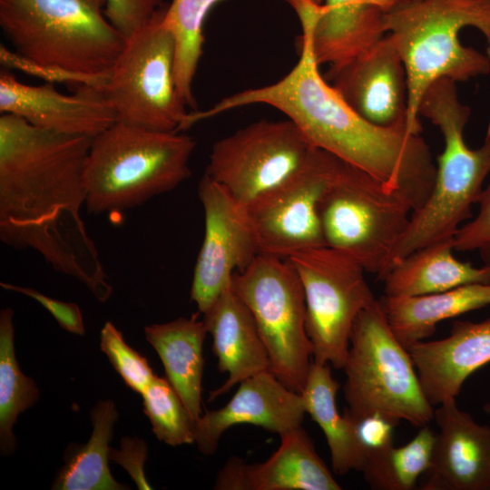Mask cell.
<instances>
[{"label": "cell", "mask_w": 490, "mask_h": 490, "mask_svg": "<svg viewBox=\"0 0 490 490\" xmlns=\"http://www.w3.org/2000/svg\"><path fill=\"white\" fill-rule=\"evenodd\" d=\"M142 397L144 413L160 441L172 446L195 443L196 422L166 377L155 376Z\"/></svg>", "instance_id": "cell-30"}, {"label": "cell", "mask_w": 490, "mask_h": 490, "mask_svg": "<svg viewBox=\"0 0 490 490\" xmlns=\"http://www.w3.org/2000/svg\"><path fill=\"white\" fill-rule=\"evenodd\" d=\"M205 324L193 316L144 327L148 342L159 355L166 378L196 422L201 416L202 347Z\"/></svg>", "instance_id": "cell-25"}, {"label": "cell", "mask_w": 490, "mask_h": 490, "mask_svg": "<svg viewBox=\"0 0 490 490\" xmlns=\"http://www.w3.org/2000/svg\"><path fill=\"white\" fill-rule=\"evenodd\" d=\"M447 239L422 247L395 263L380 279L384 295L415 297L446 291L472 283H490V267H475L453 253Z\"/></svg>", "instance_id": "cell-23"}, {"label": "cell", "mask_w": 490, "mask_h": 490, "mask_svg": "<svg viewBox=\"0 0 490 490\" xmlns=\"http://www.w3.org/2000/svg\"><path fill=\"white\" fill-rule=\"evenodd\" d=\"M414 207L366 172L341 161L318 207L325 245L381 279Z\"/></svg>", "instance_id": "cell-8"}, {"label": "cell", "mask_w": 490, "mask_h": 490, "mask_svg": "<svg viewBox=\"0 0 490 490\" xmlns=\"http://www.w3.org/2000/svg\"><path fill=\"white\" fill-rule=\"evenodd\" d=\"M324 77L370 122L385 127L407 123V74L388 34L352 60L329 67Z\"/></svg>", "instance_id": "cell-16"}, {"label": "cell", "mask_w": 490, "mask_h": 490, "mask_svg": "<svg viewBox=\"0 0 490 490\" xmlns=\"http://www.w3.org/2000/svg\"><path fill=\"white\" fill-rule=\"evenodd\" d=\"M397 0H323L311 28L318 64L339 66L361 54L386 34L385 14Z\"/></svg>", "instance_id": "cell-22"}, {"label": "cell", "mask_w": 490, "mask_h": 490, "mask_svg": "<svg viewBox=\"0 0 490 490\" xmlns=\"http://www.w3.org/2000/svg\"><path fill=\"white\" fill-rule=\"evenodd\" d=\"M100 347L125 385L142 395L155 377L146 358L131 348L110 321L101 330Z\"/></svg>", "instance_id": "cell-33"}, {"label": "cell", "mask_w": 490, "mask_h": 490, "mask_svg": "<svg viewBox=\"0 0 490 490\" xmlns=\"http://www.w3.org/2000/svg\"><path fill=\"white\" fill-rule=\"evenodd\" d=\"M483 409L485 413L489 414L490 415V402L489 403H486L484 407H483Z\"/></svg>", "instance_id": "cell-40"}, {"label": "cell", "mask_w": 490, "mask_h": 490, "mask_svg": "<svg viewBox=\"0 0 490 490\" xmlns=\"http://www.w3.org/2000/svg\"><path fill=\"white\" fill-rule=\"evenodd\" d=\"M391 329L406 347L425 340L446 319L490 305V283H472L415 297L378 299Z\"/></svg>", "instance_id": "cell-24"}, {"label": "cell", "mask_w": 490, "mask_h": 490, "mask_svg": "<svg viewBox=\"0 0 490 490\" xmlns=\"http://www.w3.org/2000/svg\"><path fill=\"white\" fill-rule=\"evenodd\" d=\"M487 1H488V2H489V4H490V0H487Z\"/></svg>", "instance_id": "cell-41"}, {"label": "cell", "mask_w": 490, "mask_h": 490, "mask_svg": "<svg viewBox=\"0 0 490 490\" xmlns=\"http://www.w3.org/2000/svg\"><path fill=\"white\" fill-rule=\"evenodd\" d=\"M203 315L218 368L228 374L226 381L211 392V401L244 379L270 370V361L250 310L231 285Z\"/></svg>", "instance_id": "cell-21"}, {"label": "cell", "mask_w": 490, "mask_h": 490, "mask_svg": "<svg viewBox=\"0 0 490 490\" xmlns=\"http://www.w3.org/2000/svg\"><path fill=\"white\" fill-rule=\"evenodd\" d=\"M0 61L5 69H16L49 83L68 84L73 88L82 85L103 88L109 75H93L69 71L58 66L39 64L0 45Z\"/></svg>", "instance_id": "cell-34"}, {"label": "cell", "mask_w": 490, "mask_h": 490, "mask_svg": "<svg viewBox=\"0 0 490 490\" xmlns=\"http://www.w3.org/2000/svg\"><path fill=\"white\" fill-rule=\"evenodd\" d=\"M105 0H0V27L14 51L69 71L110 75L126 38Z\"/></svg>", "instance_id": "cell-6"}, {"label": "cell", "mask_w": 490, "mask_h": 490, "mask_svg": "<svg viewBox=\"0 0 490 490\" xmlns=\"http://www.w3.org/2000/svg\"><path fill=\"white\" fill-rule=\"evenodd\" d=\"M306 413L301 394L265 370L241 381L224 407L198 418L195 444L202 454L213 455L222 434L235 425H254L281 436L301 426Z\"/></svg>", "instance_id": "cell-17"}, {"label": "cell", "mask_w": 490, "mask_h": 490, "mask_svg": "<svg viewBox=\"0 0 490 490\" xmlns=\"http://www.w3.org/2000/svg\"><path fill=\"white\" fill-rule=\"evenodd\" d=\"M167 5L126 38L103 93L117 122L181 132L188 113L175 84L173 38L162 24Z\"/></svg>", "instance_id": "cell-10"}, {"label": "cell", "mask_w": 490, "mask_h": 490, "mask_svg": "<svg viewBox=\"0 0 490 490\" xmlns=\"http://www.w3.org/2000/svg\"><path fill=\"white\" fill-rule=\"evenodd\" d=\"M198 193L205 230L193 270L191 299L204 314L231 285L234 271L249 267L260 250L244 208L222 186L204 174Z\"/></svg>", "instance_id": "cell-14"}, {"label": "cell", "mask_w": 490, "mask_h": 490, "mask_svg": "<svg viewBox=\"0 0 490 490\" xmlns=\"http://www.w3.org/2000/svg\"><path fill=\"white\" fill-rule=\"evenodd\" d=\"M93 432L83 444H72L65 451L64 465L52 485L54 490H124L111 475L108 460L118 413L111 399L100 400L90 411Z\"/></svg>", "instance_id": "cell-26"}, {"label": "cell", "mask_w": 490, "mask_h": 490, "mask_svg": "<svg viewBox=\"0 0 490 490\" xmlns=\"http://www.w3.org/2000/svg\"><path fill=\"white\" fill-rule=\"evenodd\" d=\"M478 213L463 224L455 234L456 251H477L485 266L490 267V181L481 191L477 202Z\"/></svg>", "instance_id": "cell-35"}, {"label": "cell", "mask_w": 490, "mask_h": 490, "mask_svg": "<svg viewBox=\"0 0 490 490\" xmlns=\"http://www.w3.org/2000/svg\"><path fill=\"white\" fill-rule=\"evenodd\" d=\"M0 286L6 290L21 293L39 302L53 315L60 327L64 330L81 336L85 334L83 315L77 304L53 299L28 287L6 282H1Z\"/></svg>", "instance_id": "cell-37"}, {"label": "cell", "mask_w": 490, "mask_h": 490, "mask_svg": "<svg viewBox=\"0 0 490 490\" xmlns=\"http://www.w3.org/2000/svg\"><path fill=\"white\" fill-rule=\"evenodd\" d=\"M164 4V0H105L104 15L128 38L150 22Z\"/></svg>", "instance_id": "cell-36"}, {"label": "cell", "mask_w": 490, "mask_h": 490, "mask_svg": "<svg viewBox=\"0 0 490 490\" xmlns=\"http://www.w3.org/2000/svg\"><path fill=\"white\" fill-rule=\"evenodd\" d=\"M13 309L0 311V450L11 455L17 442L13 433L18 416L38 400L34 380L20 369L15 353Z\"/></svg>", "instance_id": "cell-29"}, {"label": "cell", "mask_w": 490, "mask_h": 490, "mask_svg": "<svg viewBox=\"0 0 490 490\" xmlns=\"http://www.w3.org/2000/svg\"><path fill=\"white\" fill-rule=\"evenodd\" d=\"M0 112L39 128L92 138L117 122L103 88L82 85L67 95L54 83H23L5 68L0 72Z\"/></svg>", "instance_id": "cell-15"}, {"label": "cell", "mask_w": 490, "mask_h": 490, "mask_svg": "<svg viewBox=\"0 0 490 490\" xmlns=\"http://www.w3.org/2000/svg\"><path fill=\"white\" fill-rule=\"evenodd\" d=\"M266 461L248 464L231 457L218 473L217 490H340L341 486L299 426L281 436Z\"/></svg>", "instance_id": "cell-19"}, {"label": "cell", "mask_w": 490, "mask_h": 490, "mask_svg": "<svg viewBox=\"0 0 490 490\" xmlns=\"http://www.w3.org/2000/svg\"><path fill=\"white\" fill-rule=\"evenodd\" d=\"M196 142L116 122L93 137L83 182L88 213L121 212L168 192L191 174Z\"/></svg>", "instance_id": "cell-5"}, {"label": "cell", "mask_w": 490, "mask_h": 490, "mask_svg": "<svg viewBox=\"0 0 490 490\" xmlns=\"http://www.w3.org/2000/svg\"><path fill=\"white\" fill-rule=\"evenodd\" d=\"M92 140L1 114L0 240L15 250L38 252L105 302L113 287L80 212Z\"/></svg>", "instance_id": "cell-1"}, {"label": "cell", "mask_w": 490, "mask_h": 490, "mask_svg": "<svg viewBox=\"0 0 490 490\" xmlns=\"http://www.w3.org/2000/svg\"><path fill=\"white\" fill-rule=\"evenodd\" d=\"M233 290L250 310L267 348L270 371L301 393L312 361L300 279L287 259L260 253L232 276Z\"/></svg>", "instance_id": "cell-9"}, {"label": "cell", "mask_w": 490, "mask_h": 490, "mask_svg": "<svg viewBox=\"0 0 490 490\" xmlns=\"http://www.w3.org/2000/svg\"><path fill=\"white\" fill-rule=\"evenodd\" d=\"M339 387L330 365L312 361L300 394L306 412L324 433L333 471L343 475L351 470H360L362 448L355 424L338 411L336 395Z\"/></svg>", "instance_id": "cell-27"}, {"label": "cell", "mask_w": 490, "mask_h": 490, "mask_svg": "<svg viewBox=\"0 0 490 490\" xmlns=\"http://www.w3.org/2000/svg\"><path fill=\"white\" fill-rule=\"evenodd\" d=\"M287 260L303 287L313 361L342 369L356 318L377 299L366 270L350 256L328 246L302 250Z\"/></svg>", "instance_id": "cell-11"}, {"label": "cell", "mask_w": 490, "mask_h": 490, "mask_svg": "<svg viewBox=\"0 0 490 490\" xmlns=\"http://www.w3.org/2000/svg\"><path fill=\"white\" fill-rule=\"evenodd\" d=\"M384 26L405 66L407 124L413 132H421L418 107L434 82L490 73L487 0H397L385 14Z\"/></svg>", "instance_id": "cell-3"}, {"label": "cell", "mask_w": 490, "mask_h": 490, "mask_svg": "<svg viewBox=\"0 0 490 490\" xmlns=\"http://www.w3.org/2000/svg\"><path fill=\"white\" fill-rule=\"evenodd\" d=\"M148 456L146 442L136 436H123L119 449L112 448L109 459L122 466L134 481L138 489H152L144 475V462Z\"/></svg>", "instance_id": "cell-38"}, {"label": "cell", "mask_w": 490, "mask_h": 490, "mask_svg": "<svg viewBox=\"0 0 490 490\" xmlns=\"http://www.w3.org/2000/svg\"><path fill=\"white\" fill-rule=\"evenodd\" d=\"M456 397L435 407L438 426L423 490H490V426L460 409Z\"/></svg>", "instance_id": "cell-18"}, {"label": "cell", "mask_w": 490, "mask_h": 490, "mask_svg": "<svg viewBox=\"0 0 490 490\" xmlns=\"http://www.w3.org/2000/svg\"><path fill=\"white\" fill-rule=\"evenodd\" d=\"M223 0H172L162 24L174 42V79L177 93L186 107L197 111L192 83L202 54L203 24L211 9Z\"/></svg>", "instance_id": "cell-28"}, {"label": "cell", "mask_w": 490, "mask_h": 490, "mask_svg": "<svg viewBox=\"0 0 490 490\" xmlns=\"http://www.w3.org/2000/svg\"><path fill=\"white\" fill-rule=\"evenodd\" d=\"M314 17L300 21V56L279 81L221 99L211 108L190 113L196 122L226 111L263 103L282 112L318 149L355 166L387 190L402 193L414 211L429 196L436 167L429 146L407 124L380 126L358 114L319 72L311 44Z\"/></svg>", "instance_id": "cell-2"}, {"label": "cell", "mask_w": 490, "mask_h": 490, "mask_svg": "<svg viewBox=\"0 0 490 490\" xmlns=\"http://www.w3.org/2000/svg\"><path fill=\"white\" fill-rule=\"evenodd\" d=\"M418 115L439 128L445 147L437 158L433 189L426 201L412 212L383 277L411 252L453 239L463 222L472 218V205L477 202L490 172V122L483 144L469 148L464 130L471 109L460 102L455 81L441 78L434 82L422 96Z\"/></svg>", "instance_id": "cell-4"}, {"label": "cell", "mask_w": 490, "mask_h": 490, "mask_svg": "<svg viewBox=\"0 0 490 490\" xmlns=\"http://www.w3.org/2000/svg\"><path fill=\"white\" fill-rule=\"evenodd\" d=\"M342 369L347 403L343 415L351 422L373 414L417 427L434 420L435 407L426 397L410 353L391 329L378 299L356 318Z\"/></svg>", "instance_id": "cell-7"}, {"label": "cell", "mask_w": 490, "mask_h": 490, "mask_svg": "<svg viewBox=\"0 0 490 490\" xmlns=\"http://www.w3.org/2000/svg\"><path fill=\"white\" fill-rule=\"evenodd\" d=\"M407 348L426 397L436 407L456 397L468 377L490 363V318L455 320L446 338L418 341Z\"/></svg>", "instance_id": "cell-20"}, {"label": "cell", "mask_w": 490, "mask_h": 490, "mask_svg": "<svg viewBox=\"0 0 490 490\" xmlns=\"http://www.w3.org/2000/svg\"><path fill=\"white\" fill-rule=\"evenodd\" d=\"M406 445L393 446L387 459L388 490H412L432 462L436 436L427 425Z\"/></svg>", "instance_id": "cell-32"}, {"label": "cell", "mask_w": 490, "mask_h": 490, "mask_svg": "<svg viewBox=\"0 0 490 490\" xmlns=\"http://www.w3.org/2000/svg\"><path fill=\"white\" fill-rule=\"evenodd\" d=\"M340 162L317 149L300 171L243 207L260 253L288 259L326 246L318 207Z\"/></svg>", "instance_id": "cell-13"}, {"label": "cell", "mask_w": 490, "mask_h": 490, "mask_svg": "<svg viewBox=\"0 0 490 490\" xmlns=\"http://www.w3.org/2000/svg\"><path fill=\"white\" fill-rule=\"evenodd\" d=\"M286 1L293 7L295 12L307 3H312L315 5L323 4V0H286Z\"/></svg>", "instance_id": "cell-39"}, {"label": "cell", "mask_w": 490, "mask_h": 490, "mask_svg": "<svg viewBox=\"0 0 490 490\" xmlns=\"http://www.w3.org/2000/svg\"><path fill=\"white\" fill-rule=\"evenodd\" d=\"M317 149L291 120H261L217 141L204 174L245 207L300 171Z\"/></svg>", "instance_id": "cell-12"}, {"label": "cell", "mask_w": 490, "mask_h": 490, "mask_svg": "<svg viewBox=\"0 0 490 490\" xmlns=\"http://www.w3.org/2000/svg\"><path fill=\"white\" fill-rule=\"evenodd\" d=\"M354 424L362 448L359 471L372 489L388 490L387 459L397 424L379 414L369 415Z\"/></svg>", "instance_id": "cell-31"}]
</instances>
